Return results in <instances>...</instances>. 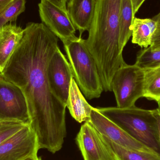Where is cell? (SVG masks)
<instances>
[{
    "instance_id": "8",
    "label": "cell",
    "mask_w": 160,
    "mask_h": 160,
    "mask_svg": "<svg viewBox=\"0 0 160 160\" xmlns=\"http://www.w3.org/2000/svg\"><path fill=\"white\" fill-rule=\"evenodd\" d=\"M76 142L84 160H119L102 135L88 121L81 127Z\"/></svg>"
},
{
    "instance_id": "14",
    "label": "cell",
    "mask_w": 160,
    "mask_h": 160,
    "mask_svg": "<svg viewBox=\"0 0 160 160\" xmlns=\"http://www.w3.org/2000/svg\"><path fill=\"white\" fill-rule=\"evenodd\" d=\"M66 107L71 116L79 123L89 120L93 107L86 100L74 78L70 82Z\"/></svg>"
},
{
    "instance_id": "26",
    "label": "cell",
    "mask_w": 160,
    "mask_h": 160,
    "mask_svg": "<svg viewBox=\"0 0 160 160\" xmlns=\"http://www.w3.org/2000/svg\"><path fill=\"white\" fill-rule=\"evenodd\" d=\"M14 0H0V13L2 12Z\"/></svg>"
},
{
    "instance_id": "2",
    "label": "cell",
    "mask_w": 160,
    "mask_h": 160,
    "mask_svg": "<svg viewBox=\"0 0 160 160\" xmlns=\"http://www.w3.org/2000/svg\"><path fill=\"white\" fill-rule=\"evenodd\" d=\"M121 0H96L86 45L97 64L103 90L112 91L115 73L126 65L119 48Z\"/></svg>"
},
{
    "instance_id": "25",
    "label": "cell",
    "mask_w": 160,
    "mask_h": 160,
    "mask_svg": "<svg viewBox=\"0 0 160 160\" xmlns=\"http://www.w3.org/2000/svg\"><path fill=\"white\" fill-rule=\"evenodd\" d=\"M145 0H132V6H133V10L135 14L137 13L141 6L142 5Z\"/></svg>"
},
{
    "instance_id": "1",
    "label": "cell",
    "mask_w": 160,
    "mask_h": 160,
    "mask_svg": "<svg viewBox=\"0 0 160 160\" xmlns=\"http://www.w3.org/2000/svg\"><path fill=\"white\" fill-rule=\"evenodd\" d=\"M58 38L43 23L29 22L1 75L19 88L39 149L60 151L67 136L66 105L51 90L47 69L59 48Z\"/></svg>"
},
{
    "instance_id": "5",
    "label": "cell",
    "mask_w": 160,
    "mask_h": 160,
    "mask_svg": "<svg viewBox=\"0 0 160 160\" xmlns=\"http://www.w3.org/2000/svg\"><path fill=\"white\" fill-rule=\"evenodd\" d=\"M145 70L134 64H126L116 72L112 82V90L117 107L127 109L135 106L136 102L143 98Z\"/></svg>"
},
{
    "instance_id": "19",
    "label": "cell",
    "mask_w": 160,
    "mask_h": 160,
    "mask_svg": "<svg viewBox=\"0 0 160 160\" xmlns=\"http://www.w3.org/2000/svg\"><path fill=\"white\" fill-rule=\"evenodd\" d=\"M135 64L143 69L160 66V48L152 50L149 47L138 52Z\"/></svg>"
},
{
    "instance_id": "10",
    "label": "cell",
    "mask_w": 160,
    "mask_h": 160,
    "mask_svg": "<svg viewBox=\"0 0 160 160\" xmlns=\"http://www.w3.org/2000/svg\"><path fill=\"white\" fill-rule=\"evenodd\" d=\"M38 8L42 23L63 43L78 38L76 36V28L68 11L63 10L46 0H41L38 4Z\"/></svg>"
},
{
    "instance_id": "4",
    "label": "cell",
    "mask_w": 160,
    "mask_h": 160,
    "mask_svg": "<svg viewBox=\"0 0 160 160\" xmlns=\"http://www.w3.org/2000/svg\"><path fill=\"white\" fill-rule=\"evenodd\" d=\"M73 77L86 98H99L103 88L97 64L88 51L85 39L79 37L63 43Z\"/></svg>"
},
{
    "instance_id": "22",
    "label": "cell",
    "mask_w": 160,
    "mask_h": 160,
    "mask_svg": "<svg viewBox=\"0 0 160 160\" xmlns=\"http://www.w3.org/2000/svg\"><path fill=\"white\" fill-rule=\"evenodd\" d=\"M153 19L157 22V26L152 37L151 45L149 47L152 50H157L160 48V12Z\"/></svg>"
},
{
    "instance_id": "6",
    "label": "cell",
    "mask_w": 160,
    "mask_h": 160,
    "mask_svg": "<svg viewBox=\"0 0 160 160\" xmlns=\"http://www.w3.org/2000/svg\"><path fill=\"white\" fill-rule=\"evenodd\" d=\"M30 124L27 102L21 89L0 73V121Z\"/></svg>"
},
{
    "instance_id": "7",
    "label": "cell",
    "mask_w": 160,
    "mask_h": 160,
    "mask_svg": "<svg viewBox=\"0 0 160 160\" xmlns=\"http://www.w3.org/2000/svg\"><path fill=\"white\" fill-rule=\"evenodd\" d=\"M39 149L36 134L27 124L0 145V160H25L38 157Z\"/></svg>"
},
{
    "instance_id": "24",
    "label": "cell",
    "mask_w": 160,
    "mask_h": 160,
    "mask_svg": "<svg viewBox=\"0 0 160 160\" xmlns=\"http://www.w3.org/2000/svg\"><path fill=\"white\" fill-rule=\"evenodd\" d=\"M153 113L156 117L158 122V128L159 135L160 141V106H159L157 109L153 110Z\"/></svg>"
},
{
    "instance_id": "18",
    "label": "cell",
    "mask_w": 160,
    "mask_h": 160,
    "mask_svg": "<svg viewBox=\"0 0 160 160\" xmlns=\"http://www.w3.org/2000/svg\"><path fill=\"white\" fill-rule=\"evenodd\" d=\"M102 137L119 160H160V156L158 154L130 150L115 143L104 136Z\"/></svg>"
},
{
    "instance_id": "21",
    "label": "cell",
    "mask_w": 160,
    "mask_h": 160,
    "mask_svg": "<svg viewBox=\"0 0 160 160\" xmlns=\"http://www.w3.org/2000/svg\"><path fill=\"white\" fill-rule=\"evenodd\" d=\"M27 124L18 121H0V145Z\"/></svg>"
},
{
    "instance_id": "3",
    "label": "cell",
    "mask_w": 160,
    "mask_h": 160,
    "mask_svg": "<svg viewBox=\"0 0 160 160\" xmlns=\"http://www.w3.org/2000/svg\"><path fill=\"white\" fill-rule=\"evenodd\" d=\"M98 111L130 136L160 156L158 122L153 110L117 107L97 108Z\"/></svg>"
},
{
    "instance_id": "16",
    "label": "cell",
    "mask_w": 160,
    "mask_h": 160,
    "mask_svg": "<svg viewBox=\"0 0 160 160\" xmlns=\"http://www.w3.org/2000/svg\"><path fill=\"white\" fill-rule=\"evenodd\" d=\"M132 0H121L119 12V48L123 52L132 36V24L135 18Z\"/></svg>"
},
{
    "instance_id": "23",
    "label": "cell",
    "mask_w": 160,
    "mask_h": 160,
    "mask_svg": "<svg viewBox=\"0 0 160 160\" xmlns=\"http://www.w3.org/2000/svg\"><path fill=\"white\" fill-rule=\"evenodd\" d=\"M46 1L51 3L52 4L56 6L63 10L67 11L66 5L67 0H46Z\"/></svg>"
},
{
    "instance_id": "13",
    "label": "cell",
    "mask_w": 160,
    "mask_h": 160,
    "mask_svg": "<svg viewBox=\"0 0 160 160\" xmlns=\"http://www.w3.org/2000/svg\"><path fill=\"white\" fill-rule=\"evenodd\" d=\"M24 29L9 23L0 28V73L14 53L23 36Z\"/></svg>"
},
{
    "instance_id": "12",
    "label": "cell",
    "mask_w": 160,
    "mask_h": 160,
    "mask_svg": "<svg viewBox=\"0 0 160 160\" xmlns=\"http://www.w3.org/2000/svg\"><path fill=\"white\" fill-rule=\"evenodd\" d=\"M96 0H69L67 11L69 18L76 28L82 34L88 31L95 12Z\"/></svg>"
},
{
    "instance_id": "17",
    "label": "cell",
    "mask_w": 160,
    "mask_h": 160,
    "mask_svg": "<svg viewBox=\"0 0 160 160\" xmlns=\"http://www.w3.org/2000/svg\"><path fill=\"white\" fill-rule=\"evenodd\" d=\"M144 70L143 98L160 106V66Z\"/></svg>"
},
{
    "instance_id": "11",
    "label": "cell",
    "mask_w": 160,
    "mask_h": 160,
    "mask_svg": "<svg viewBox=\"0 0 160 160\" xmlns=\"http://www.w3.org/2000/svg\"><path fill=\"white\" fill-rule=\"evenodd\" d=\"M47 74L52 91L66 105L70 82L74 77L70 63L60 48L52 55L49 62Z\"/></svg>"
},
{
    "instance_id": "20",
    "label": "cell",
    "mask_w": 160,
    "mask_h": 160,
    "mask_svg": "<svg viewBox=\"0 0 160 160\" xmlns=\"http://www.w3.org/2000/svg\"><path fill=\"white\" fill-rule=\"evenodd\" d=\"M26 0H14L0 13V28L8 22H16L18 16L25 11Z\"/></svg>"
},
{
    "instance_id": "9",
    "label": "cell",
    "mask_w": 160,
    "mask_h": 160,
    "mask_svg": "<svg viewBox=\"0 0 160 160\" xmlns=\"http://www.w3.org/2000/svg\"><path fill=\"white\" fill-rule=\"evenodd\" d=\"M87 121L102 135L120 146L130 150L157 154L101 113L97 108H92L90 118Z\"/></svg>"
},
{
    "instance_id": "15",
    "label": "cell",
    "mask_w": 160,
    "mask_h": 160,
    "mask_svg": "<svg viewBox=\"0 0 160 160\" xmlns=\"http://www.w3.org/2000/svg\"><path fill=\"white\" fill-rule=\"evenodd\" d=\"M157 26V22L154 19L134 18L131 28L132 42L141 48H148L151 45Z\"/></svg>"
},
{
    "instance_id": "27",
    "label": "cell",
    "mask_w": 160,
    "mask_h": 160,
    "mask_svg": "<svg viewBox=\"0 0 160 160\" xmlns=\"http://www.w3.org/2000/svg\"><path fill=\"white\" fill-rule=\"evenodd\" d=\"M25 160H42L41 158L40 157H32V158H27V159Z\"/></svg>"
}]
</instances>
